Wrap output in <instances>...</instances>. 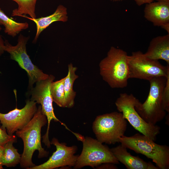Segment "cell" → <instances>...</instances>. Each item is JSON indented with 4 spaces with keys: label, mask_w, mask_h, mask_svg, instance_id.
<instances>
[{
    "label": "cell",
    "mask_w": 169,
    "mask_h": 169,
    "mask_svg": "<svg viewBox=\"0 0 169 169\" xmlns=\"http://www.w3.org/2000/svg\"><path fill=\"white\" fill-rule=\"evenodd\" d=\"M5 41L0 34V57L4 53L5 51Z\"/></svg>",
    "instance_id": "25"
},
{
    "label": "cell",
    "mask_w": 169,
    "mask_h": 169,
    "mask_svg": "<svg viewBox=\"0 0 169 169\" xmlns=\"http://www.w3.org/2000/svg\"><path fill=\"white\" fill-rule=\"evenodd\" d=\"M81 141L83 143V148L80 154L78 156L74 169L87 166L95 168L106 163H119L109 147L96 139L84 136Z\"/></svg>",
    "instance_id": "7"
},
{
    "label": "cell",
    "mask_w": 169,
    "mask_h": 169,
    "mask_svg": "<svg viewBox=\"0 0 169 169\" xmlns=\"http://www.w3.org/2000/svg\"><path fill=\"white\" fill-rule=\"evenodd\" d=\"M4 146L0 145V169H3V166L2 165L1 160L3 153Z\"/></svg>",
    "instance_id": "27"
},
{
    "label": "cell",
    "mask_w": 169,
    "mask_h": 169,
    "mask_svg": "<svg viewBox=\"0 0 169 169\" xmlns=\"http://www.w3.org/2000/svg\"><path fill=\"white\" fill-rule=\"evenodd\" d=\"M11 141L16 142V137L13 135H9L5 130L0 128V145L4 146L6 143Z\"/></svg>",
    "instance_id": "23"
},
{
    "label": "cell",
    "mask_w": 169,
    "mask_h": 169,
    "mask_svg": "<svg viewBox=\"0 0 169 169\" xmlns=\"http://www.w3.org/2000/svg\"><path fill=\"white\" fill-rule=\"evenodd\" d=\"M166 80V77L164 76L155 77L149 80L150 88L146 99L143 103L138 100L135 106L136 111L147 123L156 125L166 117L162 94Z\"/></svg>",
    "instance_id": "4"
},
{
    "label": "cell",
    "mask_w": 169,
    "mask_h": 169,
    "mask_svg": "<svg viewBox=\"0 0 169 169\" xmlns=\"http://www.w3.org/2000/svg\"><path fill=\"white\" fill-rule=\"evenodd\" d=\"M163 29L165 30L169 34V23L165 24L161 27Z\"/></svg>",
    "instance_id": "28"
},
{
    "label": "cell",
    "mask_w": 169,
    "mask_h": 169,
    "mask_svg": "<svg viewBox=\"0 0 169 169\" xmlns=\"http://www.w3.org/2000/svg\"><path fill=\"white\" fill-rule=\"evenodd\" d=\"M129 78L149 81L157 77H166L169 64L162 65L158 60L150 59L140 51L133 52L127 56Z\"/></svg>",
    "instance_id": "8"
},
{
    "label": "cell",
    "mask_w": 169,
    "mask_h": 169,
    "mask_svg": "<svg viewBox=\"0 0 169 169\" xmlns=\"http://www.w3.org/2000/svg\"><path fill=\"white\" fill-rule=\"evenodd\" d=\"M95 168L97 169H117L118 167L115 164L111 163H106L102 164Z\"/></svg>",
    "instance_id": "24"
},
{
    "label": "cell",
    "mask_w": 169,
    "mask_h": 169,
    "mask_svg": "<svg viewBox=\"0 0 169 169\" xmlns=\"http://www.w3.org/2000/svg\"><path fill=\"white\" fill-rule=\"evenodd\" d=\"M137 5L140 6L144 4L151 3L154 1L155 0H133Z\"/></svg>",
    "instance_id": "26"
},
{
    "label": "cell",
    "mask_w": 169,
    "mask_h": 169,
    "mask_svg": "<svg viewBox=\"0 0 169 169\" xmlns=\"http://www.w3.org/2000/svg\"><path fill=\"white\" fill-rule=\"evenodd\" d=\"M35 101L27 100L25 106L21 109L17 107L6 114L0 112V122L2 128L12 135L17 131L24 127L31 120L38 107Z\"/></svg>",
    "instance_id": "11"
},
{
    "label": "cell",
    "mask_w": 169,
    "mask_h": 169,
    "mask_svg": "<svg viewBox=\"0 0 169 169\" xmlns=\"http://www.w3.org/2000/svg\"><path fill=\"white\" fill-rule=\"evenodd\" d=\"M18 6L12 11V16H21L28 15L32 18H36L35 13V5L37 0H11Z\"/></svg>",
    "instance_id": "20"
},
{
    "label": "cell",
    "mask_w": 169,
    "mask_h": 169,
    "mask_svg": "<svg viewBox=\"0 0 169 169\" xmlns=\"http://www.w3.org/2000/svg\"><path fill=\"white\" fill-rule=\"evenodd\" d=\"M162 101L163 108L166 112H169V74L166 77V85L162 94Z\"/></svg>",
    "instance_id": "22"
},
{
    "label": "cell",
    "mask_w": 169,
    "mask_h": 169,
    "mask_svg": "<svg viewBox=\"0 0 169 169\" xmlns=\"http://www.w3.org/2000/svg\"><path fill=\"white\" fill-rule=\"evenodd\" d=\"M117 160L128 169H159L151 162L145 161L138 156H134L128 152L127 148L120 145L110 149Z\"/></svg>",
    "instance_id": "13"
},
{
    "label": "cell",
    "mask_w": 169,
    "mask_h": 169,
    "mask_svg": "<svg viewBox=\"0 0 169 169\" xmlns=\"http://www.w3.org/2000/svg\"><path fill=\"white\" fill-rule=\"evenodd\" d=\"M144 54L150 59L163 60L169 64V34L152 38Z\"/></svg>",
    "instance_id": "15"
},
{
    "label": "cell",
    "mask_w": 169,
    "mask_h": 169,
    "mask_svg": "<svg viewBox=\"0 0 169 169\" xmlns=\"http://www.w3.org/2000/svg\"><path fill=\"white\" fill-rule=\"evenodd\" d=\"M110 0L116 2V1H122L124 0Z\"/></svg>",
    "instance_id": "30"
},
{
    "label": "cell",
    "mask_w": 169,
    "mask_h": 169,
    "mask_svg": "<svg viewBox=\"0 0 169 169\" xmlns=\"http://www.w3.org/2000/svg\"><path fill=\"white\" fill-rule=\"evenodd\" d=\"M128 55L123 49L110 47L107 56L100 62V73L103 79L112 88H123L128 83Z\"/></svg>",
    "instance_id": "2"
},
{
    "label": "cell",
    "mask_w": 169,
    "mask_h": 169,
    "mask_svg": "<svg viewBox=\"0 0 169 169\" xmlns=\"http://www.w3.org/2000/svg\"><path fill=\"white\" fill-rule=\"evenodd\" d=\"M55 78L53 75H49L47 79L36 82L35 86L29 91L31 96L30 100L40 104L42 110L47 118L48 125L46 132L42 137L43 142L48 148L50 147L51 145L49 139V132L50 123L52 120L59 122L69 130L64 124L57 118L54 113L50 87L51 83Z\"/></svg>",
    "instance_id": "10"
},
{
    "label": "cell",
    "mask_w": 169,
    "mask_h": 169,
    "mask_svg": "<svg viewBox=\"0 0 169 169\" xmlns=\"http://www.w3.org/2000/svg\"><path fill=\"white\" fill-rule=\"evenodd\" d=\"M15 142L9 141L4 146L3 153L2 157V165L7 167H14L20 163L21 155L18 152V150L13 145Z\"/></svg>",
    "instance_id": "19"
},
{
    "label": "cell",
    "mask_w": 169,
    "mask_h": 169,
    "mask_svg": "<svg viewBox=\"0 0 169 169\" xmlns=\"http://www.w3.org/2000/svg\"><path fill=\"white\" fill-rule=\"evenodd\" d=\"M119 142L127 148L151 159L159 169L169 168V147L157 144L145 136L136 133L131 136H123Z\"/></svg>",
    "instance_id": "3"
},
{
    "label": "cell",
    "mask_w": 169,
    "mask_h": 169,
    "mask_svg": "<svg viewBox=\"0 0 169 169\" xmlns=\"http://www.w3.org/2000/svg\"><path fill=\"white\" fill-rule=\"evenodd\" d=\"M1 29H2V28L1 27H0V31L1 30Z\"/></svg>",
    "instance_id": "31"
},
{
    "label": "cell",
    "mask_w": 169,
    "mask_h": 169,
    "mask_svg": "<svg viewBox=\"0 0 169 169\" xmlns=\"http://www.w3.org/2000/svg\"><path fill=\"white\" fill-rule=\"evenodd\" d=\"M77 70V67L74 66L72 63L68 64V73L65 77L64 82L65 108H71L74 105L76 93L73 90V87L74 82L79 77L75 73Z\"/></svg>",
    "instance_id": "17"
},
{
    "label": "cell",
    "mask_w": 169,
    "mask_h": 169,
    "mask_svg": "<svg viewBox=\"0 0 169 169\" xmlns=\"http://www.w3.org/2000/svg\"><path fill=\"white\" fill-rule=\"evenodd\" d=\"M156 1L164 2H169V0H155Z\"/></svg>",
    "instance_id": "29"
},
{
    "label": "cell",
    "mask_w": 169,
    "mask_h": 169,
    "mask_svg": "<svg viewBox=\"0 0 169 169\" xmlns=\"http://www.w3.org/2000/svg\"><path fill=\"white\" fill-rule=\"evenodd\" d=\"M144 16L155 26L169 23V2L156 1L146 4Z\"/></svg>",
    "instance_id": "14"
},
{
    "label": "cell",
    "mask_w": 169,
    "mask_h": 169,
    "mask_svg": "<svg viewBox=\"0 0 169 169\" xmlns=\"http://www.w3.org/2000/svg\"><path fill=\"white\" fill-rule=\"evenodd\" d=\"M51 144L55 146L56 151L45 162L35 165L30 169H54L59 167H74L78 155L75 154L77 151V146H66L65 143H60L55 138L50 141Z\"/></svg>",
    "instance_id": "12"
},
{
    "label": "cell",
    "mask_w": 169,
    "mask_h": 169,
    "mask_svg": "<svg viewBox=\"0 0 169 169\" xmlns=\"http://www.w3.org/2000/svg\"><path fill=\"white\" fill-rule=\"evenodd\" d=\"M138 100L133 94L120 93L115 104L119 112L136 130L154 141L160 132V127L146 122L135 109Z\"/></svg>",
    "instance_id": "6"
},
{
    "label": "cell",
    "mask_w": 169,
    "mask_h": 169,
    "mask_svg": "<svg viewBox=\"0 0 169 169\" xmlns=\"http://www.w3.org/2000/svg\"><path fill=\"white\" fill-rule=\"evenodd\" d=\"M65 77L52 82L50 92L53 101L60 107L65 108L64 82Z\"/></svg>",
    "instance_id": "21"
},
{
    "label": "cell",
    "mask_w": 169,
    "mask_h": 169,
    "mask_svg": "<svg viewBox=\"0 0 169 169\" xmlns=\"http://www.w3.org/2000/svg\"><path fill=\"white\" fill-rule=\"evenodd\" d=\"M127 126V120L122 113L115 111L97 116L93 122L92 129L99 141L114 144L119 142Z\"/></svg>",
    "instance_id": "5"
},
{
    "label": "cell",
    "mask_w": 169,
    "mask_h": 169,
    "mask_svg": "<svg viewBox=\"0 0 169 169\" xmlns=\"http://www.w3.org/2000/svg\"><path fill=\"white\" fill-rule=\"evenodd\" d=\"M0 25L5 27L4 32L14 37L20 32L29 27L27 22L18 23L14 21L7 16L0 8Z\"/></svg>",
    "instance_id": "18"
},
{
    "label": "cell",
    "mask_w": 169,
    "mask_h": 169,
    "mask_svg": "<svg viewBox=\"0 0 169 169\" xmlns=\"http://www.w3.org/2000/svg\"><path fill=\"white\" fill-rule=\"evenodd\" d=\"M47 123L46 116L39 105L30 121L22 129L16 132V136L23 140V150L20 163L21 168L30 169L35 166L32 161L33 154L37 150L39 158L47 157L49 153L43 148L41 143L42 127Z\"/></svg>",
    "instance_id": "1"
},
{
    "label": "cell",
    "mask_w": 169,
    "mask_h": 169,
    "mask_svg": "<svg viewBox=\"0 0 169 169\" xmlns=\"http://www.w3.org/2000/svg\"><path fill=\"white\" fill-rule=\"evenodd\" d=\"M67 9L66 7L62 5L58 6L55 12L51 15L45 17L39 18H32L23 16L33 21L36 25L37 31L33 43L36 42L40 33L53 22L56 21L65 22L67 21Z\"/></svg>",
    "instance_id": "16"
},
{
    "label": "cell",
    "mask_w": 169,
    "mask_h": 169,
    "mask_svg": "<svg viewBox=\"0 0 169 169\" xmlns=\"http://www.w3.org/2000/svg\"><path fill=\"white\" fill-rule=\"evenodd\" d=\"M29 36L26 37L20 34L18 43L13 46L7 40L5 41V51L10 54L11 59L17 62L20 67L27 73L28 78V88L30 90L33 85L37 81L45 79L49 76L32 62L27 53L26 45Z\"/></svg>",
    "instance_id": "9"
}]
</instances>
